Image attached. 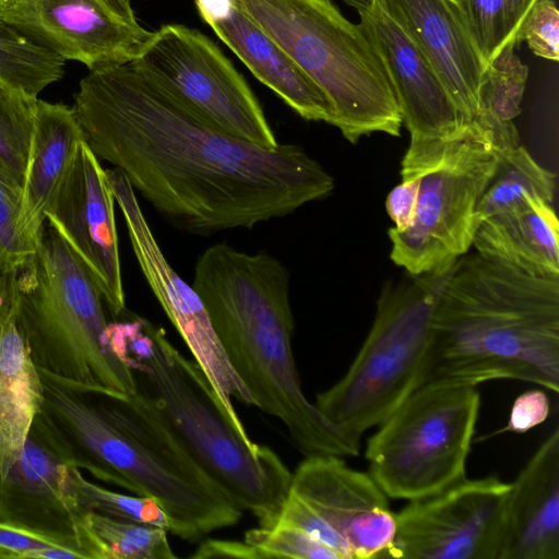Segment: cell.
Instances as JSON below:
<instances>
[{
  "mask_svg": "<svg viewBox=\"0 0 559 559\" xmlns=\"http://www.w3.org/2000/svg\"><path fill=\"white\" fill-rule=\"evenodd\" d=\"M72 108L94 155L190 234L250 229L335 188L300 145L266 148L219 131L135 61L88 71Z\"/></svg>",
  "mask_w": 559,
  "mask_h": 559,
  "instance_id": "cell-1",
  "label": "cell"
},
{
  "mask_svg": "<svg viewBox=\"0 0 559 559\" xmlns=\"http://www.w3.org/2000/svg\"><path fill=\"white\" fill-rule=\"evenodd\" d=\"M289 278L275 257L218 242L198 257L191 286L254 406L280 419L305 456H357L360 443L331 424L301 389Z\"/></svg>",
  "mask_w": 559,
  "mask_h": 559,
  "instance_id": "cell-2",
  "label": "cell"
},
{
  "mask_svg": "<svg viewBox=\"0 0 559 559\" xmlns=\"http://www.w3.org/2000/svg\"><path fill=\"white\" fill-rule=\"evenodd\" d=\"M500 379L559 392V278L466 253L439 299L418 386Z\"/></svg>",
  "mask_w": 559,
  "mask_h": 559,
  "instance_id": "cell-3",
  "label": "cell"
},
{
  "mask_svg": "<svg viewBox=\"0 0 559 559\" xmlns=\"http://www.w3.org/2000/svg\"><path fill=\"white\" fill-rule=\"evenodd\" d=\"M108 328L110 345L134 372L136 390L179 447L259 526L273 527L293 476L282 459L233 427L201 368L178 352L162 328L136 317Z\"/></svg>",
  "mask_w": 559,
  "mask_h": 559,
  "instance_id": "cell-4",
  "label": "cell"
},
{
  "mask_svg": "<svg viewBox=\"0 0 559 559\" xmlns=\"http://www.w3.org/2000/svg\"><path fill=\"white\" fill-rule=\"evenodd\" d=\"M38 371L44 399L37 417L68 465L156 501L185 540L197 542L242 518L243 511L213 480L183 469L117 423L93 394Z\"/></svg>",
  "mask_w": 559,
  "mask_h": 559,
  "instance_id": "cell-5",
  "label": "cell"
},
{
  "mask_svg": "<svg viewBox=\"0 0 559 559\" xmlns=\"http://www.w3.org/2000/svg\"><path fill=\"white\" fill-rule=\"evenodd\" d=\"M16 319L33 361L91 393L131 395L136 381L108 338L102 295L82 261L45 221L15 271Z\"/></svg>",
  "mask_w": 559,
  "mask_h": 559,
  "instance_id": "cell-6",
  "label": "cell"
},
{
  "mask_svg": "<svg viewBox=\"0 0 559 559\" xmlns=\"http://www.w3.org/2000/svg\"><path fill=\"white\" fill-rule=\"evenodd\" d=\"M237 1L322 90L333 126L347 141L374 132L400 135L401 112L380 60L332 0Z\"/></svg>",
  "mask_w": 559,
  "mask_h": 559,
  "instance_id": "cell-7",
  "label": "cell"
},
{
  "mask_svg": "<svg viewBox=\"0 0 559 559\" xmlns=\"http://www.w3.org/2000/svg\"><path fill=\"white\" fill-rule=\"evenodd\" d=\"M455 261L423 274L405 271L385 283L348 370L317 394L316 407L349 439L360 442L418 386L435 312Z\"/></svg>",
  "mask_w": 559,
  "mask_h": 559,
  "instance_id": "cell-8",
  "label": "cell"
},
{
  "mask_svg": "<svg viewBox=\"0 0 559 559\" xmlns=\"http://www.w3.org/2000/svg\"><path fill=\"white\" fill-rule=\"evenodd\" d=\"M520 144L515 128L492 129L477 118L455 139L409 169L419 176L416 217L390 228L391 260L411 274L435 271L466 254L476 231L477 203L504 151Z\"/></svg>",
  "mask_w": 559,
  "mask_h": 559,
  "instance_id": "cell-9",
  "label": "cell"
},
{
  "mask_svg": "<svg viewBox=\"0 0 559 559\" xmlns=\"http://www.w3.org/2000/svg\"><path fill=\"white\" fill-rule=\"evenodd\" d=\"M480 408L476 386L415 389L369 438V474L388 498L416 500L465 478Z\"/></svg>",
  "mask_w": 559,
  "mask_h": 559,
  "instance_id": "cell-10",
  "label": "cell"
},
{
  "mask_svg": "<svg viewBox=\"0 0 559 559\" xmlns=\"http://www.w3.org/2000/svg\"><path fill=\"white\" fill-rule=\"evenodd\" d=\"M276 524L301 531L340 559L390 558L396 533L388 496L369 473L337 455L305 457Z\"/></svg>",
  "mask_w": 559,
  "mask_h": 559,
  "instance_id": "cell-11",
  "label": "cell"
},
{
  "mask_svg": "<svg viewBox=\"0 0 559 559\" xmlns=\"http://www.w3.org/2000/svg\"><path fill=\"white\" fill-rule=\"evenodd\" d=\"M134 61L219 131L261 147L278 145L245 78L200 31L163 25Z\"/></svg>",
  "mask_w": 559,
  "mask_h": 559,
  "instance_id": "cell-12",
  "label": "cell"
},
{
  "mask_svg": "<svg viewBox=\"0 0 559 559\" xmlns=\"http://www.w3.org/2000/svg\"><path fill=\"white\" fill-rule=\"evenodd\" d=\"M106 175L147 285L209 380L229 423L243 438H250L231 399L254 405L253 399L230 366L199 295L167 261L126 176L115 167L106 169Z\"/></svg>",
  "mask_w": 559,
  "mask_h": 559,
  "instance_id": "cell-13",
  "label": "cell"
},
{
  "mask_svg": "<svg viewBox=\"0 0 559 559\" xmlns=\"http://www.w3.org/2000/svg\"><path fill=\"white\" fill-rule=\"evenodd\" d=\"M511 483L467 479L409 501L396 516L390 558L499 559Z\"/></svg>",
  "mask_w": 559,
  "mask_h": 559,
  "instance_id": "cell-14",
  "label": "cell"
},
{
  "mask_svg": "<svg viewBox=\"0 0 559 559\" xmlns=\"http://www.w3.org/2000/svg\"><path fill=\"white\" fill-rule=\"evenodd\" d=\"M0 23L90 71L139 59L155 33L130 0H0Z\"/></svg>",
  "mask_w": 559,
  "mask_h": 559,
  "instance_id": "cell-15",
  "label": "cell"
},
{
  "mask_svg": "<svg viewBox=\"0 0 559 559\" xmlns=\"http://www.w3.org/2000/svg\"><path fill=\"white\" fill-rule=\"evenodd\" d=\"M355 9L359 27L392 86L411 141L402 163H413L459 136L467 122L436 70L381 0H343Z\"/></svg>",
  "mask_w": 559,
  "mask_h": 559,
  "instance_id": "cell-16",
  "label": "cell"
},
{
  "mask_svg": "<svg viewBox=\"0 0 559 559\" xmlns=\"http://www.w3.org/2000/svg\"><path fill=\"white\" fill-rule=\"evenodd\" d=\"M94 280L110 314L128 311L121 276L115 197L100 160L82 141L46 212Z\"/></svg>",
  "mask_w": 559,
  "mask_h": 559,
  "instance_id": "cell-17",
  "label": "cell"
},
{
  "mask_svg": "<svg viewBox=\"0 0 559 559\" xmlns=\"http://www.w3.org/2000/svg\"><path fill=\"white\" fill-rule=\"evenodd\" d=\"M69 466L35 418L24 450L0 478V521L78 549L87 559V512L73 493Z\"/></svg>",
  "mask_w": 559,
  "mask_h": 559,
  "instance_id": "cell-18",
  "label": "cell"
},
{
  "mask_svg": "<svg viewBox=\"0 0 559 559\" xmlns=\"http://www.w3.org/2000/svg\"><path fill=\"white\" fill-rule=\"evenodd\" d=\"M429 60L462 117L478 112L487 63L469 32L459 0H381Z\"/></svg>",
  "mask_w": 559,
  "mask_h": 559,
  "instance_id": "cell-19",
  "label": "cell"
},
{
  "mask_svg": "<svg viewBox=\"0 0 559 559\" xmlns=\"http://www.w3.org/2000/svg\"><path fill=\"white\" fill-rule=\"evenodd\" d=\"M201 19L302 119L333 126L334 112L322 90L242 10L237 0H194Z\"/></svg>",
  "mask_w": 559,
  "mask_h": 559,
  "instance_id": "cell-20",
  "label": "cell"
},
{
  "mask_svg": "<svg viewBox=\"0 0 559 559\" xmlns=\"http://www.w3.org/2000/svg\"><path fill=\"white\" fill-rule=\"evenodd\" d=\"M499 559H559V429L511 483Z\"/></svg>",
  "mask_w": 559,
  "mask_h": 559,
  "instance_id": "cell-21",
  "label": "cell"
},
{
  "mask_svg": "<svg viewBox=\"0 0 559 559\" xmlns=\"http://www.w3.org/2000/svg\"><path fill=\"white\" fill-rule=\"evenodd\" d=\"M15 271L0 274V478L21 456L44 394L16 319Z\"/></svg>",
  "mask_w": 559,
  "mask_h": 559,
  "instance_id": "cell-22",
  "label": "cell"
},
{
  "mask_svg": "<svg viewBox=\"0 0 559 559\" xmlns=\"http://www.w3.org/2000/svg\"><path fill=\"white\" fill-rule=\"evenodd\" d=\"M84 141L72 107L37 99L17 227L34 252L50 207L80 143Z\"/></svg>",
  "mask_w": 559,
  "mask_h": 559,
  "instance_id": "cell-23",
  "label": "cell"
},
{
  "mask_svg": "<svg viewBox=\"0 0 559 559\" xmlns=\"http://www.w3.org/2000/svg\"><path fill=\"white\" fill-rule=\"evenodd\" d=\"M472 247L486 259L542 278H559V222L551 203L528 198L477 227Z\"/></svg>",
  "mask_w": 559,
  "mask_h": 559,
  "instance_id": "cell-24",
  "label": "cell"
},
{
  "mask_svg": "<svg viewBox=\"0 0 559 559\" xmlns=\"http://www.w3.org/2000/svg\"><path fill=\"white\" fill-rule=\"evenodd\" d=\"M556 175L542 167L521 144L508 148L480 197L475 211L476 229L486 218L519 207L528 198L548 203L556 194Z\"/></svg>",
  "mask_w": 559,
  "mask_h": 559,
  "instance_id": "cell-25",
  "label": "cell"
},
{
  "mask_svg": "<svg viewBox=\"0 0 559 559\" xmlns=\"http://www.w3.org/2000/svg\"><path fill=\"white\" fill-rule=\"evenodd\" d=\"M88 559H175L167 531L88 511Z\"/></svg>",
  "mask_w": 559,
  "mask_h": 559,
  "instance_id": "cell-26",
  "label": "cell"
},
{
  "mask_svg": "<svg viewBox=\"0 0 559 559\" xmlns=\"http://www.w3.org/2000/svg\"><path fill=\"white\" fill-rule=\"evenodd\" d=\"M37 99L0 83V183L19 203Z\"/></svg>",
  "mask_w": 559,
  "mask_h": 559,
  "instance_id": "cell-27",
  "label": "cell"
},
{
  "mask_svg": "<svg viewBox=\"0 0 559 559\" xmlns=\"http://www.w3.org/2000/svg\"><path fill=\"white\" fill-rule=\"evenodd\" d=\"M64 74V60L10 27L0 31V83L29 97Z\"/></svg>",
  "mask_w": 559,
  "mask_h": 559,
  "instance_id": "cell-28",
  "label": "cell"
},
{
  "mask_svg": "<svg viewBox=\"0 0 559 559\" xmlns=\"http://www.w3.org/2000/svg\"><path fill=\"white\" fill-rule=\"evenodd\" d=\"M538 0H459L472 37L488 64L509 44L523 40L522 29Z\"/></svg>",
  "mask_w": 559,
  "mask_h": 559,
  "instance_id": "cell-29",
  "label": "cell"
},
{
  "mask_svg": "<svg viewBox=\"0 0 559 559\" xmlns=\"http://www.w3.org/2000/svg\"><path fill=\"white\" fill-rule=\"evenodd\" d=\"M69 481L73 493L86 511L122 521L162 527L168 533L177 535L174 521L156 501L150 498L106 489L87 480L81 469L74 466H69Z\"/></svg>",
  "mask_w": 559,
  "mask_h": 559,
  "instance_id": "cell-30",
  "label": "cell"
},
{
  "mask_svg": "<svg viewBox=\"0 0 559 559\" xmlns=\"http://www.w3.org/2000/svg\"><path fill=\"white\" fill-rule=\"evenodd\" d=\"M515 47L509 44L487 64L477 115L500 122H511L520 115L528 69L515 55Z\"/></svg>",
  "mask_w": 559,
  "mask_h": 559,
  "instance_id": "cell-31",
  "label": "cell"
},
{
  "mask_svg": "<svg viewBox=\"0 0 559 559\" xmlns=\"http://www.w3.org/2000/svg\"><path fill=\"white\" fill-rule=\"evenodd\" d=\"M243 540L254 548L259 559H340L332 549L301 531L286 525L251 528L246 532Z\"/></svg>",
  "mask_w": 559,
  "mask_h": 559,
  "instance_id": "cell-32",
  "label": "cell"
},
{
  "mask_svg": "<svg viewBox=\"0 0 559 559\" xmlns=\"http://www.w3.org/2000/svg\"><path fill=\"white\" fill-rule=\"evenodd\" d=\"M522 39L537 56L559 60V11L552 0H538L528 13Z\"/></svg>",
  "mask_w": 559,
  "mask_h": 559,
  "instance_id": "cell-33",
  "label": "cell"
},
{
  "mask_svg": "<svg viewBox=\"0 0 559 559\" xmlns=\"http://www.w3.org/2000/svg\"><path fill=\"white\" fill-rule=\"evenodd\" d=\"M19 200L0 183V274L17 271L34 254L19 227Z\"/></svg>",
  "mask_w": 559,
  "mask_h": 559,
  "instance_id": "cell-34",
  "label": "cell"
},
{
  "mask_svg": "<svg viewBox=\"0 0 559 559\" xmlns=\"http://www.w3.org/2000/svg\"><path fill=\"white\" fill-rule=\"evenodd\" d=\"M58 546L71 547L56 538L0 521V559H44L46 550Z\"/></svg>",
  "mask_w": 559,
  "mask_h": 559,
  "instance_id": "cell-35",
  "label": "cell"
},
{
  "mask_svg": "<svg viewBox=\"0 0 559 559\" xmlns=\"http://www.w3.org/2000/svg\"><path fill=\"white\" fill-rule=\"evenodd\" d=\"M550 413L548 395L543 390H530L512 404L507 426L500 430L524 433L543 424Z\"/></svg>",
  "mask_w": 559,
  "mask_h": 559,
  "instance_id": "cell-36",
  "label": "cell"
},
{
  "mask_svg": "<svg viewBox=\"0 0 559 559\" xmlns=\"http://www.w3.org/2000/svg\"><path fill=\"white\" fill-rule=\"evenodd\" d=\"M419 176L402 178V182L395 186L388 194L385 210L395 224L392 227L396 231H404L409 228L416 217Z\"/></svg>",
  "mask_w": 559,
  "mask_h": 559,
  "instance_id": "cell-37",
  "label": "cell"
},
{
  "mask_svg": "<svg viewBox=\"0 0 559 559\" xmlns=\"http://www.w3.org/2000/svg\"><path fill=\"white\" fill-rule=\"evenodd\" d=\"M191 558H212V557H231V558H247L259 559L254 548L243 542H230L209 539L204 540Z\"/></svg>",
  "mask_w": 559,
  "mask_h": 559,
  "instance_id": "cell-38",
  "label": "cell"
},
{
  "mask_svg": "<svg viewBox=\"0 0 559 559\" xmlns=\"http://www.w3.org/2000/svg\"><path fill=\"white\" fill-rule=\"evenodd\" d=\"M5 27H8V26H5V25H3V24H1V23H0V31H1V29H3V28H5Z\"/></svg>",
  "mask_w": 559,
  "mask_h": 559,
  "instance_id": "cell-39",
  "label": "cell"
}]
</instances>
